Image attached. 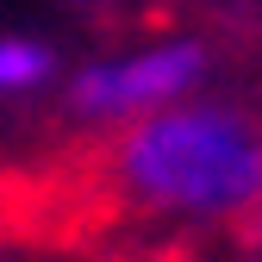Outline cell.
<instances>
[{
    "instance_id": "obj_3",
    "label": "cell",
    "mask_w": 262,
    "mask_h": 262,
    "mask_svg": "<svg viewBox=\"0 0 262 262\" xmlns=\"http://www.w3.org/2000/svg\"><path fill=\"white\" fill-rule=\"evenodd\" d=\"M50 50L38 38H19V31H0V100H13V94H38L50 81Z\"/></svg>"
},
{
    "instance_id": "obj_2",
    "label": "cell",
    "mask_w": 262,
    "mask_h": 262,
    "mask_svg": "<svg viewBox=\"0 0 262 262\" xmlns=\"http://www.w3.org/2000/svg\"><path fill=\"white\" fill-rule=\"evenodd\" d=\"M200 75H206L200 44L162 38V44H138V50L88 62L69 81V106H75V119H94V125H138L175 100H193Z\"/></svg>"
},
{
    "instance_id": "obj_1",
    "label": "cell",
    "mask_w": 262,
    "mask_h": 262,
    "mask_svg": "<svg viewBox=\"0 0 262 262\" xmlns=\"http://www.w3.org/2000/svg\"><path fill=\"white\" fill-rule=\"evenodd\" d=\"M113 175L156 212L237 219L262 200V125L219 100H175L119 138Z\"/></svg>"
}]
</instances>
